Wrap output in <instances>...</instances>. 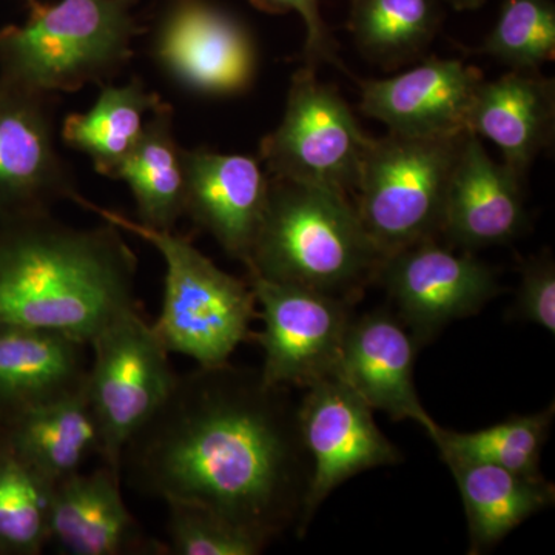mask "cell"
<instances>
[{
  "label": "cell",
  "mask_w": 555,
  "mask_h": 555,
  "mask_svg": "<svg viewBox=\"0 0 555 555\" xmlns=\"http://www.w3.org/2000/svg\"><path fill=\"white\" fill-rule=\"evenodd\" d=\"M310 474L288 387L230 363L177 375L120 456L134 491L206 506L269 543L306 534Z\"/></svg>",
  "instance_id": "1"
},
{
  "label": "cell",
  "mask_w": 555,
  "mask_h": 555,
  "mask_svg": "<svg viewBox=\"0 0 555 555\" xmlns=\"http://www.w3.org/2000/svg\"><path fill=\"white\" fill-rule=\"evenodd\" d=\"M138 258L104 221L78 229L51 211L0 219V326L57 332L89 346L138 308Z\"/></svg>",
  "instance_id": "2"
},
{
  "label": "cell",
  "mask_w": 555,
  "mask_h": 555,
  "mask_svg": "<svg viewBox=\"0 0 555 555\" xmlns=\"http://www.w3.org/2000/svg\"><path fill=\"white\" fill-rule=\"evenodd\" d=\"M383 259L350 196L270 177L247 273L356 302L377 281Z\"/></svg>",
  "instance_id": "3"
},
{
  "label": "cell",
  "mask_w": 555,
  "mask_h": 555,
  "mask_svg": "<svg viewBox=\"0 0 555 555\" xmlns=\"http://www.w3.org/2000/svg\"><path fill=\"white\" fill-rule=\"evenodd\" d=\"M138 0H27L30 16L0 28V78L39 91H78L102 83L129 62L144 28Z\"/></svg>",
  "instance_id": "4"
},
{
  "label": "cell",
  "mask_w": 555,
  "mask_h": 555,
  "mask_svg": "<svg viewBox=\"0 0 555 555\" xmlns=\"http://www.w3.org/2000/svg\"><path fill=\"white\" fill-rule=\"evenodd\" d=\"M72 201L159 251L166 280L163 308L152 327L167 352L192 358L198 366H219L229 363L236 347L251 338L258 309L247 278L241 280L219 269L175 230L149 228L79 193Z\"/></svg>",
  "instance_id": "5"
},
{
  "label": "cell",
  "mask_w": 555,
  "mask_h": 555,
  "mask_svg": "<svg viewBox=\"0 0 555 555\" xmlns=\"http://www.w3.org/2000/svg\"><path fill=\"white\" fill-rule=\"evenodd\" d=\"M466 134L418 138L389 131L372 138L352 203L383 257L440 238L449 181Z\"/></svg>",
  "instance_id": "6"
},
{
  "label": "cell",
  "mask_w": 555,
  "mask_h": 555,
  "mask_svg": "<svg viewBox=\"0 0 555 555\" xmlns=\"http://www.w3.org/2000/svg\"><path fill=\"white\" fill-rule=\"evenodd\" d=\"M89 346L93 363L86 397L100 433V456L120 476L124 448L158 411L178 374L141 306L116 317Z\"/></svg>",
  "instance_id": "7"
},
{
  "label": "cell",
  "mask_w": 555,
  "mask_h": 555,
  "mask_svg": "<svg viewBox=\"0 0 555 555\" xmlns=\"http://www.w3.org/2000/svg\"><path fill=\"white\" fill-rule=\"evenodd\" d=\"M371 142L341 94L306 65L292 78L283 119L262 138L258 158L269 177L352 198Z\"/></svg>",
  "instance_id": "8"
},
{
  "label": "cell",
  "mask_w": 555,
  "mask_h": 555,
  "mask_svg": "<svg viewBox=\"0 0 555 555\" xmlns=\"http://www.w3.org/2000/svg\"><path fill=\"white\" fill-rule=\"evenodd\" d=\"M247 281L264 324L250 339L264 352L266 383L306 389L335 377L356 302L254 273Z\"/></svg>",
  "instance_id": "9"
},
{
  "label": "cell",
  "mask_w": 555,
  "mask_h": 555,
  "mask_svg": "<svg viewBox=\"0 0 555 555\" xmlns=\"http://www.w3.org/2000/svg\"><path fill=\"white\" fill-rule=\"evenodd\" d=\"M377 281L420 347L448 324L476 315L500 292L494 270L473 255L455 254L440 238L383 259Z\"/></svg>",
  "instance_id": "10"
},
{
  "label": "cell",
  "mask_w": 555,
  "mask_h": 555,
  "mask_svg": "<svg viewBox=\"0 0 555 555\" xmlns=\"http://www.w3.org/2000/svg\"><path fill=\"white\" fill-rule=\"evenodd\" d=\"M374 409L338 377L306 387L297 404L299 436L310 460L305 529L338 486L375 467L397 465L400 451L375 423Z\"/></svg>",
  "instance_id": "11"
},
{
  "label": "cell",
  "mask_w": 555,
  "mask_h": 555,
  "mask_svg": "<svg viewBox=\"0 0 555 555\" xmlns=\"http://www.w3.org/2000/svg\"><path fill=\"white\" fill-rule=\"evenodd\" d=\"M153 56L175 82L204 96L250 89L257 47L235 16L208 0H170L156 31Z\"/></svg>",
  "instance_id": "12"
},
{
  "label": "cell",
  "mask_w": 555,
  "mask_h": 555,
  "mask_svg": "<svg viewBox=\"0 0 555 555\" xmlns=\"http://www.w3.org/2000/svg\"><path fill=\"white\" fill-rule=\"evenodd\" d=\"M56 101L0 78V219L51 211L79 193L54 141Z\"/></svg>",
  "instance_id": "13"
},
{
  "label": "cell",
  "mask_w": 555,
  "mask_h": 555,
  "mask_svg": "<svg viewBox=\"0 0 555 555\" xmlns=\"http://www.w3.org/2000/svg\"><path fill=\"white\" fill-rule=\"evenodd\" d=\"M483 73L456 60H427L393 78L361 82L360 108L406 137L469 133V115Z\"/></svg>",
  "instance_id": "14"
},
{
  "label": "cell",
  "mask_w": 555,
  "mask_h": 555,
  "mask_svg": "<svg viewBox=\"0 0 555 555\" xmlns=\"http://www.w3.org/2000/svg\"><path fill=\"white\" fill-rule=\"evenodd\" d=\"M184 217L246 264L268 206L270 177L259 158L182 149Z\"/></svg>",
  "instance_id": "15"
},
{
  "label": "cell",
  "mask_w": 555,
  "mask_h": 555,
  "mask_svg": "<svg viewBox=\"0 0 555 555\" xmlns=\"http://www.w3.org/2000/svg\"><path fill=\"white\" fill-rule=\"evenodd\" d=\"M422 349L400 318L389 310L353 315L350 321L337 375L374 409L396 422L412 420L437 436L438 426L416 393L415 357Z\"/></svg>",
  "instance_id": "16"
},
{
  "label": "cell",
  "mask_w": 555,
  "mask_h": 555,
  "mask_svg": "<svg viewBox=\"0 0 555 555\" xmlns=\"http://www.w3.org/2000/svg\"><path fill=\"white\" fill-rule=\"evenodd\" d=\"M524 177L495 163L481 138L467 133L449 181L441 236L465 248L502 246L526 228Z\"/></svg>",
  "instance_id": "17"
},
{
  "label": "cell",
  "mask_w": 555,
  "mask_h": 555,
  "mask_svg": "<svg viewBox=\"0 0 555 555\" xmlns=\"http://www.w3.org/2000/svg\"><path fill=\"white\" fill-rule=\"evenodd\" d=\"M120 481L118 473L102 465L54 485L49 543L68 555L166 554V545L150 540L131 516Z\"/></svg>",
  "instance_id": "18"
},
{
  "label": "cell",
  "mask_w": 555,
  "mask_h": 555,
  "mask_svg": "<svg viewBox=\"0 0 555 555\" xmlns=\"http://www.w3.org/2000/svg\"><path fill=\"white\" fill-rule=\"evenodd\" d=\"M86 346L43 328L0 326L2 422L86 389Z\"/></svg>",
  "instance_id": "19"
},
{
  "label": "cell",
  "mask_w": 555,
  "mask_h": 555,
  "mask_svg": "<svg viewBox=\"0 0 555 555\" xmlns=\"http://www.w3.org/2000/svg\"><path fill=\"white\" fill-rule=\"evenodd\" d=\"M554 130V80L509 72L481 82L470 108L469 133L491 141L503 153V163L521 177L553 144Z\"/></svg>",
  "instance_id": "20"
},
{
  "label": "cell",
  "mask_w": 555,
  "mask_h": 555,
  "mask_svg": "<svg viewBox=\"0 0 555 555\" xmlns=\"http://www.w3.org/2000/svg\"><path fill=\"white\" fill-rule=\"evenodd\" d=\"M443 462L462 495L469 554L488 553L529 517L554 505V485L542 474L528 476L470 460Z\"/></svg>",
  "instance_id": "21"
},
{
  "label": "cell",
  "mask_w": 555,
  "mask_h": 555,
  "mask_svg": "<svg viewBox=\"0 0 555 555\" xmlns=\"http://www.w3.org/2000/svg\"><path fill=\"white\" fill-rule=\"evenodd\" d=\"M3 425L11 451L50 486L79 473L90 455L100 454V433L86 389L11 416Z\"/></svg>",
  "instance_id": "22"
},
{
  "label": "cell",
  "mask_w": 555,
  "mask_h": 555,
  "mask_svg": "<svg viewBox=\"0 0 555 555\" xmlns=\"http://www.w3.org/2000/svg\"><path fill=\"white\" fill-rule=\"evenodd\" d=\"M173 115L167 102L150 113L137 147L115 175L133 193L138 221L159 230H175L184 217L182 149L175 138Z\"/></svg>",
  "instance_id": "23"
},
{
  "label": "cell",
  "mask_w": 555,
  "mask_h": 555,
  "mask_svg": "<svg viewBox=\"0 0 555 555\" xmlns=\"http://www.w3.org/2000/svg\"><path fill=\"white\" fill-rule=\"evenodd\" d=\"M160 104L159 94L147 91L138 78L122 87L104 86L89 112L65 118L62 139L68 147L89 156L98 173L115 179L142 137L145 115Z\"/></svg>",
  "instance_id": "24"
},
{
  "label": "cell",
  "mask_w": 555,
  "mask_h": 555,
  "mask_svg": "<svg viewBox=\"0 0 555 555\" xmlns=\"http://www.w3.org/2000/svg\"><path fill=\"white\" fill-rule=\"evenodd\" d=\"M440 0H352L349 30L369 60L396 65L414 60L440 28Z\"/></svg>",
  "instance_id": "25"
},
{
  "label": "cell",
  "mask_w": 555,
  "mask_h": 555,
  "mask_svg": "<svg viewBox=\"0 0 555 555\" xmlns=\"http://www.w3.org/2000/svg\"><path fill=\"white\" fill-rule=\"evenodd\" d=\"M554 416L553 403L535 414L513 415L499 425L476 433H455L440 427L433 441L441 460H470L539 476L542 474L540 459L550 438Z\"/></svg>",
  "instance_id": "26"
},
{
  "label": "cell",
  "mask_w": 555,
  "mask_h": 555,
  "mask_svg": "<svg viewBox=\"0 0 555 555\" xmlns=\"http://www.w3.org/2000/svg\"><path fill=\"white\" fill-rule=\"evenodd\" d=\"M51 489L0 444V555H38L49 545Z\"/></svg>",
  "instance_id": "27"
},
{
  "label": "cell",
  "mask_w": 555,
  "mask_h": 555,
  "mask_svg": "<svg viewBox=\"0 0 555 555\" xmlns=\"http://www.w3.org/2000/svg\"><path fill=\"white\" fill-rule=\"evenodd\" d=\"M481 53L511 72L537 73L555 56V7L551 0H502L499 20Z\"/></svg>",
  "instance_id": "28"
},
{
  "label": "cell",
  "mask_w": 555,
  "mask_h": 555,
  "mask_svg": "<svg viewBox=\"0 0 555 555\" xmlns=\"http://www.w3.org/2000/svg\"><path fill=\"white\" fill-rule=\"evenodd\" d=\"M169 507L171 555H258L270 545L268 540L241 528L229 518L189 502H166Z\"/></svg>",
  "instance_id": "29"
},
{
  "label": "cell",
  "mask_w": 555,
  "mask_h": 555,
  "mask_svg": "<svg viewBox=\"0 0 555 555\" xmlns=\"http://www.w3.org/2000/svg\"><path fill=\"white\" fill-rule=\"evenodd\" d=\"M514 318L555 332V264L550 254L526 259L521 266Z\"/></svg>",
  "instance_id": "30"
},
{
  "label": "cell",
  "mask_w": 555,
  "mask_h": 555,
  "mask_svg": "<svg viewBox=\"0 0 555 555\" xmlns=\"http://www.w3.org/2000/svg\"><path fill=\"white\" fill-rule=\"evenodd\" d=\"M268 14L297 13L306 28L305 57L308 67L321 62H337V42L321 16L320 0H247Z\"/></svg>",
  "instance_id": "31"
},
{
  "label": "cell",
  "mask_w": 555,
  "mask_h": 555,
  "mask_svg": "<svg viewBox=\"0 0 555 555\" xmlns=\"http://www.w3.org/2000/svg\"><path fill=\"white\" fill-rule=\"evenodd\" d=\"M440 2L448 3L452 9L459 11L477 10L483 5L485 0H440Z\"/></svg>",
  "instance_id": "32"
},
{
  "label": "cell",
  "mask_w": 555,
  "mask_h": 555,
  "mask_svg": "<svg viewBox=\"0 0 555 555\" xmlns=\"http://www.w3.org/2000/svg\"><path fill=\"white\" fill-rule=\"evenodd\" d=\"M5 441V425H3L2 418H0V444Z\"/></svg>",
  "instance_id": "33"
}]
</instances>
